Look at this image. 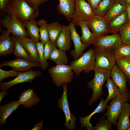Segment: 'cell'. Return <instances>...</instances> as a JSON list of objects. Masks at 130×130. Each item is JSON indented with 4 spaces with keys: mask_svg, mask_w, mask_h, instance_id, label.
I'll return each instance as SVG.
<instances>
[{
    "mask_svg": "<svg viewBox=\"0 0 130 130\" xmlns=\"http://www.w3.org/2000/svg\"><path fill=\"white\" fill-rule=\"evenodd\" d=\"M39 8L33 7L26 0H13L8 5L7 15L22 23L35 19L39 14Z\"/></svg>",
    "mask_w": 130,
    "mask_h": 130,
    "instance_id": "6da1fadb",
    "label": "cell"
},
{
    "mask_svg": "<svg viewBox=\"0 0 130 130\" xmlns=\"http://www.w3.org/2000/svg\"><path fill=\"white\" fill-rule=\"evenodd\" d=\"M93 78L88 84L87 86L92 91V94L89 104H93L103 93L102 87L104 82L110 77L111 70L101 69L96 67Z\"/></svg>",
    "mask_w": 130,
    "mask_h": 130,
    "instance_id": "7a4b0ae2",
    "label": "cell"
},
{
    "mask_svg": "<svg viewBox=\"0 0 130 130\" xmlns=\"http://www.w3.org/2000/svg\"><path fill=\"white\" fill-rule=\"evenodd\" d=\"M70 65L76 76L84 70H94L96 67L95 50L90 49L77 59L72 62Z\"/></svg>",
    "mask_w": 130,
    "mask_h": 130,
    "instance_id": "3957f363",
    "label": "cell"
},
{
    "mask_svg": "<svg viewBox=\"0 0 130 130\" xmlns=\"http://www.w3.org/2000/svg\"><path fill=\"white\" fill-rule=\"evenodd\" d=\"M72 70L70 65H60L50 67L48 72L53 83L58 87L71 82L73 77Z\"/></svg>",
    "mask_w": 130,
    "mask_h": 130,
    "instance_id": "277c9868",
    "label": "cell"
},
{
    "mask_svg": "<svg viewBox=\"0 0 130 130\" xmlns=\"http://www.w3.org/2000/svg\"><path fill=\"white\" fill-rule=\"evenodd\" d=\"M130 99V92L128 91L113 99L109 104L107 106V111L104 115L112 124H116L117 120L123 109L124 103Z\"/></svg>",
    "mask_w": 130,
    "mask_h": 130,
    "instance_id": "5b68a950",
    "label": "cell"
},
{
    "mask_svg": "<svg viewBox=\"0 0 130 130\" xmlns=\"http://www.w3.org/2000/svg\"><path fill=\"white\" fill-rule=\"evenodd\" d=\"M94 15L92 9L85 0H75L74 10L70 22L75 25L80 21L87 22Z\"/></svg>",
    "mask_w": 130,
    "mask_h": 130,
    "instance_id": "8992f818",
    "label": "cell"
},
{
    "mask_svg": "<svg viewBox=\"0 0 130 130\" xmlns=\"http://www.w3.org/2000/svg\"><path fill=\"white\" fill-rule=\"evenodd\" d=\"M67 83L63 85V91L61 97L58 102V107L64 112L65 117V122L64 127L69 130H73L76 128V119L70 110L67 96Z\"/></svg>",
    "mask_w": 130,
    "mask_h": 130,
    "instance_id": "52a82bcc",
    "label": "cell"
},
{
    "mask_svg": "<svg viewBox=\"0 0 130 130\" xmlns=\"http://www.w3.org/2000/svg\"><path fill=\"white\" fill-rule=\"evenodd\" d=\"M41 75L40 71L32 69L19 72L17 75L13 80L6 82L0 83V89L1 90H7L18 84L25 82L32 83L35 78L40 76Z\"/></svg>",
    "mask_w": 130,
    "mask_h": 130,
    "instance_id": "ba28073f",
    "label": "cell"
},
{
    "mask_svg": "<svg viewBox=\"0 0 130 130\" xmlns=\"http://www.w3.org/2000/svg\"><path fill=\"white\" fill-rule=\"evenodd\" d=\"M96 67L111 70L116 65V60L112 50L96 49Z\"/></svg>",
    "mask_w": 130,
    "mask_h": 130,
    "instance_id": "9c48e42d",
    "label": "cell"
},
{
    "mask_svg": "<svg viewBox=\"0 0 130 130\" xmlns=\"http://www.w3.org/2000/svg\"><path fill=\"white\" fill-rule=\"evenodd\" d=\"M1 26L13 36L19 37H29L24 23L7 15L1 20Z\"/></svg>",
    "mask_w": 130,
    "mask_h": 130,
    "instance_id": "30bf717a",
    "label": "cell"
},
{
    "mask_svg": "<svg viewBox=\"0 0 130 130\" xmlns=\"http://www.w3.org/2000/svg\"><path fill=\"white\" fill-rule=\"evenodd\" d=\"M87 23L96 39L107 35L110 32L109 22L103 16L95 15Z\"/></svg>",
    "mask_w": 130,
    "mask_h": 130,
    "instance_id": "8fae6325",
    "label": "cell"
},
{
    "mask_svg": "<svg viewBox=\"0 0 130 130\" xmlns=\"http://www.w3.org/2000/svg\"><path fill=\"white\" fill-rule=\"evenodd\" d=\"M122 43L119 34L106 35L97 39L93 45L96 49L112 50Z\"/></svg>",
    "mask_w": 130,
    "mask_h": 130,
    "instance_id": "7c38bea8",
    "label": "cell"
},
{
    "mask_svg": "<svg viewBox=\"0 0 130 130\" xmlns=\"http://www.w3.org/2000/svg\"><path fill=\"white\" fill-rule=\"evenodd\" d=\"M4 66L10 67L19 72L28 71L32 67H40L39 64L20 58H17L12 60L5 61L0 64V68Z\"/></svg>",
    "mask_w": 130,
    "mask_h": 130,
    "instance_id": "4fadbf2b",
    "label": "cell"
},
{
    "mask_svg": "<svg viewBox=\"0 0 130 130\" xmlns=\"http://www.w3.org/2000/svg\"><path fill=\"white\" fill-rule=\"evenodd\" d=\"M69 25L71 32V39L74 47V49L71 51L70 54L74 60H76L81 56L83 51L88 46L82 42L80 37L76 29L75 25L71 22Z\"/></svg>",
    "mask_w": 130,
    "mask_h": 130,
    "instance_id": "5bb4252c",
    "label": "cell"
},
{
    "mask_svg": "<svg viewBox=\"0 0 130 130\" xmlns=\"http://www.w3.org/2000/svg\"><path fill=\"white\" fill-rule=\"evenodd\" d=\"M0 36V56L5 57L13 53L14 43L10 33L6 30H2Z\"/></svg>",
    "mask_w": 130,
    "mask_h": 130,
    "instance_id": "9a60e30c",
    "label": "cell"
},
{
    "mask_svg": "<svg viewBox=\"0 0 130 130\" xmlns=\"http://www.w3.org/2000/svg\"><path fill=\"white\" fill-rule=\"evenodd\" d=\"M111 79L118 87L121 94L128 91L127 83L128 79L126 76L117 65H115L111 70Z\"/></svg>",
    "mask_w": 130,
    "mask_h": 130,
    "instance_id": "2e32d148",
    "label": "cell"
},
{
    "mask_svg": "<svg viewBox=\"0 0 130 130\" xmlns=\"http://www.w3.org/2000/svg\"><path fill=\"white\" fill-rule=\"evenodd\" d=\"M33 89L29 88L22 92L19 97L18 102L26 108H30L36 105L40 100Z\"/></svg>",
    "mask_w": 130,
    "mask_h": 130,
    "instance_id": "e0dca14e",
    "label": "cell"
},
{
    "mask_svg": "<svg viewBox=\"0 0 130 130\" xmlns=\"http://www.w3.org/2000/svg\"><path fill=\"white\" fill-rule=\"evenodd\" d=\"M71 32L69 25H63L62 30L56 41L58 49L65 52L69 50L72 44Z\"/></svg>",
    "mask_w": 130,
    "mask_h": 130,
    "instance_id": "ac0fdd59",
    "label": "cell"
},
{
    "mask_svg": "<svg viewBox=\"0 0 130 130\" xmlns=\"http://www.w3.org/2000/svg\"><path fill=\"white\" fill-rule=\"evenodd\" d=\"M127 5L125 0H115L112 6L104 17L109 22L124 12Z\"/></svg>",
    "mask_w": 130,
    "mask_h": 130,
    "instance_id": "d6986e66",
    "label": "cell"
},
{
    "mask_svg": "<svg viewBox=\"0 0 130 130\" xmlns=\"http://www.w3.org/2000/svg\"><path fill=\"white\" fill-rule=\"evenodd\" d=\"M18 37L33 62L39 64V57L36 42L29 37Z\"/></svg>",
    "mask_w": 130,
    "mask_h": 130,
    "instance_id": "ffe728a7",
    "label": "cell"
},
{
    "mask_svg": "<svg viewBox=\"0 0 130 130\" xmlns=\"http://www.w3.org/2000/svg\"><path fill=\"white\" fill-rule=\"evenodd\" d=\"M20 105L18 101L14 100L0 106V126L5 125L8 118Z\"/></svg>",
    "mask_w": 130,
    "mask_h": 130,
    "instance_id": "44dd1931",
    "label": "cell"
},
{
    "mask_svg": "<svg viewBox=\"0 0 130 130\" xmlns=\"http://www.w3.org/2000/svg\"><path fill=\"white\" fill-rule=\"evenodd\" d=\"M57 8L58 12L67 20L72 19L75 9V0H59Z\"/></svg>",
    "mask_w": 130,
    "mask_h": 130,
    "instance_id": "7402d4cb",
    "label": "cell"
},
{
    "mask_svg": "<svg viewBox=\"0 0 130 130\" xmlns=\"http://www.w3.org/2000/svg\"><path fill=\"white\" fill-rule=\"evenodd\" d=\"M130 104L128 102H125L118 117L117 124L118 130H127L130 126Z\"/></svg>",
    "mask_w": 130,
    "mask_h": 130,
    "instance_id": "603a6c76",
    "label": "cell"
},
{
    "mask_svg": "<svg viewBox=\"0 0 130 130\" xmlns=\"http://www.w3.org/2000/svg\"><path fill=\"white\" fill-rule=\"evenodd\" d=\"M107 103L104 98H102L98 105L92 112L87 116L80 118V120L81 126L88 130H92V124L90 122L91 117L95 114L101 113L104 111L107 107Z\"/></svg>",
    "mask_w": 130,
    "mask_h": 130,
    "instance_id": "cb8c5ba5",
    "label": "cell"
},
{
    "mask_svg": "<svg viewBox=\"0 0 130 130\" xmlns=\"http://www.w3.org/2000/svg\"><path fill=\"white\" fill-rule=\"evenodd\" d=\"M76 25L80 26L81 29L82 35L80 37V39L82 42L88 46L90 45L93 44L96 38L94 35L90 30L87 22L80 21Z\"/></svg>",
    "mask_w": 130,
    "mask_h": 130,
    "instance_id": "d4e9b609",
    "label": "cell"
},
{
    "mask_svg": "<svg viewBox=\"0 0 130 130\" xmlns=\"http://www.w3.org/2000/svg\"><path fill=\"white\" fill-rule=\"evenodd\" d=\"M126 10L112 21L109 22L110 32L113 34L119 32L123 26L129 21Z\"/></svg>",
    "mask_w": 130,
    "mask_h": 130,
    "instance_id": "484cf974",
    "label": "cell"
},
{
    "mask_svg": "<svg viewBox=\"0 0 130 130\" xmlns=\"http://www.w3.org/2000/svg\"><path fill=\"white\" fill-rule=\"evenodd\" d=\"M35 19L30 20L24 23L27 33L30 38L35 42H39V28Z\"/></svg>",
    "mask_w": 130,
    "mask_h": 130,
    "instance_id": "4316f807",
    "label": "cell"
},
{
    "mask_svg": "<svg viewBox=\"0 0 130 130\" xmlns=\"http://www.w3.org/2000/svg\"><path fill=\"white\" fill-rule=\"evenodd\" d=\"M12 37L14 43V48L13 54L17 58H23L33 62L20 41L18 37L13 35Z\"/></svg>",
    "mask_w": 130,
    "mask_h": 130,
    "instance_id": "83f0119b",
    "label": "cell"
},
{
    "mask_svg": "<svg viewBox=\"0 0 130 130\" xmlns=\"http://www.w3.org/2000/svg\"><path fill=\"white\" fill-rule=\"evenodd\" d=\"M49 59L54 61L57 65H67L68 62L65 51L57 48H55L52 52Z\"/></svg>",
    "mask_w": 130,
    "mask_h": 130,
    "instance_id": "f1b7e54d",
    "label": "cell"
},
{
    "mask_svg": "<svg viewBox=\"0 0 130 130\" xmlns=\"http://www.w3.org/2000/svg\"><path fill=\"white\" fill-rule=\"evenodd\" d=\"M115 0H102L97 7L92 10L95 15L104 16L113 4Z\"/></svg>",
    "mask_w": 130,
    "mask_h": 130,
    "instance_id": "f546056e",
    "label": "cell"
},
{
    "mask_svg": "<svg viewBox=\"0 0 130 130\" xmlns=\"http://www.w3.org/2000/svg\"><path fill=\"white\" fill-rule=\"evenodd\" d=\"M105 86L107 88L108 92L107 97L105 100L107 103L110 99L115 98L121 94L119 89L111 79L109 78L108 79Z\"/></svg>",
    "mask_w": 130,
    "mask_h": 130,
    "instance_id": "4dcf8cb0",
    "label": "cell"
},
{
    "mask_svg": "<svg viewBox=\"0 0 130 130\" xmlns=\"http://www.w3.org/2000/svg\"><path fill=\"white\" fill-rule=\"evenodd\" d=\"M112 51L116 60L122 58H130V44L122 43Z\"/></svg>",
    "mask_w": 130,
    "mask_h": 130,
    "instance_id": "1f68e13d",
    "label": "cell"
},
{
    "mask_svg": "<svg viewBox=\"0 0 130 130\" xmlns=\"http://www.w3.org/2000/svg\"><path fill=\"white\" fill-rule=\"evenodd\" d=\"M36 24L39 26V32L40 40L42 43L45 44L50 40L47 25L46 21L44 19L36 21Z\"/></svg>",
    "mask_w": 130,
    "mask_h": 130,
    "instance_id": "d6a6232c",
    "label": "cell"
},
{
    "mask_svg": "<svg viewBox=\"0 0 130 130\" xmlns=\"http://www.w3.org/2000/svg\"><path fill=\"white\" fill-rule=\"evenodd\" d=\"M63 25L57 21L48 24L47 26L50 39L56 42L58 36L61 32Z\"/></svg>",
    "mask_w": 130,
    "mask_h": 130,
    "instance_id": "836d02e7",
    "label": "cell"
},
{
    "mask_svg": "<svg viewBox=\"0 0 130 130\" xmlns=\"http://www.w3.org/2000/svg\"><path fill=\"white\" fill-rule=\"evenodd\" d=\"M116 63L130 81V58H121L117 60Z\"/></svg>",
    "mask_w": 130,
    "mask_h": 130,
    "instance_id": "e575fe53",
    "label": "cell"
},
{
    "mask_svg": "<svg viewBox=\"0 0 130 130\" xmlns=\"http://www.w3.org/2000/svg\"><path fill=\"white\" fill-rule=\"evenodd\" d=\"M36 43L39 57L40 67L42 70L46 69L48 67L49 64L44 58V44L40 41Z\"/></svg>",
    "mask_w": 130,
    "mask_h": 130,
    "instance_id": "d590c367",
    "label": "cell"
},
{
    "mask_svg": "<svg viewBox=\"0 0 130 130\" xmlns=\"http://www.w3.org/2000/svg\"><path fill=\"white\" fill-rule=\"evenodd\" d=\"M119 32L122 43L130 44V20L123 26Z\"/></svg>",
    "mask_w": 130,
    "mask_h": 130,
    "instance_id": "8d00e7d4",
    "label": "cell"
},
{
    "mask_svg": "<svg viewBox=\"0 0 130 130\" xmlns=\"http://www.w3.org/2000/svg\"><path fill=\"white\" fill-rule=\"evenodd\" d=\"M104 115L102 117L98 123L94 127H93V130H111L112 124L106 119Z\"/></svg>",
    "mask_w": 130,
    "mask_h": 130,
    "instance_id": "74e56055",
    "label": "cell"
},
{
    "mask_svg": "<svg viewBox=\"0 0 130 130\" xmlns=\"http://www.w3.org/2000/svg\"><path fill=\"white\" fill-rule=\"evenodd\" d=\"M57 47L56 42L52 41L50 39L45 43L44 56L45 59L47 60L49 59L51 54Z\"/></svg>",
    "mask_w": 130,
    "mask_h": 130,
    "instance_id": "f35d334b",
    "label": "cell"
},
{
    "mask_svg": "<svg viewBox=\"0 0 130 130\" xmlns=\"http://www.w3.org/2000/svg\"><path fill=\"white\" fill-rule=\"evenodd\" d=\"M19 72L13 69L11 70L6 71L0 68V82L4 79L9 77H15Z\"/></svg>",
    "mask_w": 130,
    "mask_h": 130,
    "instance_id": "ab89813d",
    "label": "cell"
},
{
    "mask_svg": "<svg viewBox=\"0 0 130 130\" xmlns=\"http://www.w3.org/2000/svg\"><path fill=\"white\" fill-rule=\"evenodd\" d=\"M27 3L32 7L39 8V6L44 3L50 0H26Z\"/></svg>",
    "mask_w": 130,
    "mask_h": 130,
    "instance_id": "60d3db41",
    "label": "cell"
},
{
    "mask_svg": "<svg viewBox=\"0 0 130 130\" xmlns=\"http://www.w3.org/2000/svg\"><path fill=\"white\" fill-rule=\"evenodd\" d=\"M13 0H0V9L2 12H6L8 4Z\"/></svg>",
    "mask_w": 130,
    "mask_h": 130,
    "instance_id": "b9f144b4",
    "label": "cell"
},
{
    "mask_svg": "<svg viewBox=\"0 0 130 130\" xmlns=\"http://www.w3.org/2000/svg\"><path fill=\"white\" fill-rule=\"evenodd\" d=\"M92 10L96 8L102 0H86Z\"/></svg>",
    "mask_w": 130,
    "mask_h": 130,
    "instance_id": "7bdbcfd3",
    "label": "cell"
},
{
    "mask_svg": "<svg viewBox=\"0 0 130 130\" xmlns=\"http://www.w3.org/2000/svg\"><path fill=\"white\" fill-rule=\"evenodd\" d=\"M43 121L42 120L37 123L30 130H40L43 128L42 125Z\"/></svg>",
    "mask_w": 130,
    "mask_h": 130,
    "instance_id": "ee69618b",
    "label": "cell"
},
{
    "mask_svg": "<svg viewBox=\"0 0 130 130\" xmlns=\"http://www.w3.org/2000/svg\"><path fill=\"white\" fill-rule=\"evenodd\" d=\"M6 91L2 90L0 92V103H1L2 100L4 98L9 94V93L7 91Z\"/></svg>",
    "mask_w": 130,
    "mask_h": 130,
    "instance_id": "f6af8a7d",
    "label": "cell"
},
{
    "mask_svg": "<svg viewBox=\"0 0 130 130\" xmlns=\"http://www.w3.org/2000/svg\"><path fill=\"white\" fill-rule=\"evenodd\" d=\"M126 11L127 13L129 20H130V5H127Z\"/></svg>",
    "mask_w": 130,
    "mask_h": 130,
    "instance_id": "bcb514c9",
    "label": "cell"
},
{
    "mask_svg": "<svg viewBox=\"0 0 130 130\" xmlns=\"http://www.w3.org/2000/svg\"><path fill=\"white\" fill-rule=\"evenodd\" d=\"M126 3L128 5H130V0H125Z\"/></svg>",
    "mask_w": 130,
    "mask_h": 130,
    "instance_id": "7dc6e473",
    "label": "cell"
},
{
    "mask_svg": "<svg viewBox=\"0 0 130 130\" xmlns=\"http://www.w3.org/2000/svg\"><path fill=\"white\" fill-rule=\"evenodd\" d=\"M127 130H130V126L128 128V129Z\"/></svg>",
    "mask_w": 130,
    "mask_h": 130,
    "instance_id": "c3c4849f",
    "label": "cell"
},
{
    "mask_svg": "<svg viewBox=\"0 0 130 130\" xmlns=\"http://www.w3.org/2000/svg\"><path fill=\"white\" fill-rule=\"evenodd\" d=\"M129 85L130 87V81H129Z\"/></svg>",
    "mask_w": 130,
    "mask_h": 130,
    "instance_id": "681fc988",
    "label": "cell"
},
{
    "mask_svg": "<svg viewBox=\"0 0 130 130\" xmlns=\"http://www.w3.org/2000/svg\"></svg>",
    "mask_w": 130,
    "mask_h": 130,
    "instance_id": "f907efd6",
    "label": "cell"
}]
</instances>
